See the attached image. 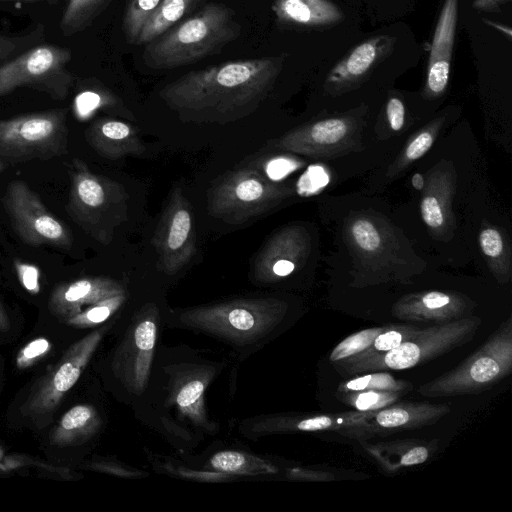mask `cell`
I'll list each match as a JSON object with an SVG mask.
<instances>
[{
	"instance_id": "cell-1",
	"label": "cell",
	"mask_w": 512,
	"mask_h": 512,
	"mask_svg": "<svg viewBox=\"0 0 512 512\" xmlns=\"http://www.w3.org/2000/svg\"><path fill=\"white\" fill-rule=\"evenodd\" d=\"M283 56L229 61L186 73L160 99L187 120L225 123L252 113L272 89Z\"/></svg>"
},
{
	"instance_id": "cell-2",
	"label": "cell",
	"mask_w": 512,
	"mask_h": 512,
	"mask_svg": "<svg viewBox=\"0 0 512 512\" xmlns=\"http://www.w3.org/2000/svg\"><path fill=\"white\" fill-rule=\"evenodd\" d=\"M240 33L234 11L225 4L210 3L145 44L143 61L156 70L186 66L219 53Z\"/></svg>"
},
{
	"instance_id": "cell-3",
	"label": "cell",
	"mask_w": 512,
	"mask_h": 512,
	"mask_svg": "<svg viewBox=\"0 0 512 512\" xmlns=\"http://www.w3.org/2000/svg\"><path fill=\"white\" fill-rule=\"evenodd\" d=\"M286 305L273 298H244L190 308L179 313L182 325L238 347L257 344L282 321Z\"/></svg>"
},
{
	"instance_id": "cell-4",
	"label": "cell",
	"mask_w": 512,
	"mask_h": 512,
	"mask_svg": "<svg viewBox=\"0 0 512 512\" xmlns=\"http://www.w3.org/2000/svg\"><path fill=\"white\" fill-rule=\"evenodd\" d=\"M68 215L88 235L107 245L127 218L128 194L118 182L93 173L85 162L69 164Z\"/></svg>"
},
{
	"instance_id": "cell-5",
	"label": "cell",
	"mask_w": 512,
	"mask_h": 512,
	"mask_svg": "<svg viewBox=\"0 0 512 512\" xmlns=\"http://www.w3.org/2000/svg\"><path fill=\"white\" fill-rule=\"evenodd\" d=\"M512 369V323L507 320L477 350L452 370L422 384L425 397L477 394L507 377Z\"/></svg>"
},
{
	"instance_id": "cell-6",
	"label": "cell",
	"mask_w": 512,
	"mask_h": 512,
	"mask_svg": "<svg viewBox=\"0 0 512 512\" xmlns=\"http://www.w3.org/2000/svg\"><path fill=\"white\" fill-rule=\"evenodd\" d=\"M480 326V318L469 317L422 328L392 350L358 363L336 362L335 369L346 375L409 369L467 343L474 338Z\"/></svg>"
},
{
	"instance_id": "cell-7",
	"label": "cell",
	"mask_w": 512,
	"mask_h": 512,
	"mask_svg": "<svg viewBox=\"0 0 512 512\" xmlns=\"http://www.w3.org/2000/svg\"><path fill=\"white\" fill-rule=\"evenodd\" d=\"M66 111L31 113L0 121V157L16 164L67 153Z\"/></svg>"
},
{
	"instance_id": "cell-8",
	"label": "cell",
	"mask_w": 512,
	"mask_h": 512,
	"mask_svg": "<svg viewBox=\"0 0 512 512\" xmlns=\"http://www.w3.org/2000/svg\"><path fill=\"white\" fill-rule=\"evenodd\" d=\"M286 189L256 168L227 174L208 196L209 214L229 224H242L273 208Z\"/></svg>"
},
{
	"instance_id": "cell-9",
	"label": "cell",
	"mask_w": 512,
	"mask_h": 512,
	"mask_svg": "<svg viewBox=\"0 0 512 512\" xmlns=\"http://www.w3.org/2000/svg\"><path fill=\"white\" fill-rule=\"evenodd\" d=\"M105 327L96 329L73 343L26 396L21 406L23 417L32 424L49 423L64 396L76 384L96 352Z\"/></svg>"
},
{
	"instance_id": "cell-10",
	"label": "cell",
	"mask_w": 512,
	"mask_h": 512,
	"mask_svg": "<svg viewBox=\"0 0 512 512\" xmlns=\"http://www.w3.org/2000/svg\"><path fill=\"white\" fill-rule=\"evenodd\" d=\"M4 207L15 232L26 244L63 250L71 248L72 237L67 227L46 208L25 182L14 180L8 185Z\"/></svg>"
},
{
	"instance_id": "cell-11",
	"label": "cell",
	"mask_w": 512,
	"mask_h": 512,
	"mask_svg": "<svg viewBox=\"0 0 512 512\" xmlns=\"http://www.w3.org/2000/svg\"><path fill=\"white\" fill-rule=\"evenodd\" d=\"M163 271L174 275L196 254L192 208L181 187H175L161 214L153 239Z\"/></svg>"
},
{
	"instance_id": "cell-12",
	"label": "cell",
	"mask_w": 512,
	"mask_h": 512,
	"mask_svg": "<svg viewBox=\"0 0 512 512\" xmlns=\"http://www.w3.org/2000/svg\"><path fill=\"white\" fill-rule=\"evenodd\" d=\"M70 52L56 46H39L0 67V96L23 85L45 89L54 97H65L64 65Z\"/></svg>"
},
{
	"instance_id": "cell-13",
	"label": "cell",
	"mask_w": 512,
	"mask_h": 512,
	"mask_svg": "<svg viewBox=\"0 0 512 512\" xmlns=\"http://www.w3.org/2000/svg\"><path fill=\"white\" fill-rule=\"evenodd\" d=\"M157 309L148 307L136 316L116 350V376L133 393L143 392L150 375L157 339Z\"/></svg>"
},
{
	"instance_id": "cell-14",
	"label": "cell",
	"mask_w": 512,
	"mask_h": 512,
	"mask_svg": "<svg viewBox=\"0 0 512 512\" xmlns=\"http://www.w3.org/2000/svg\"><path fill=\"white\" fill-rule=\"evenodd\" d=\"M125 294L124 287L107 277H84L54 287L49 298V310L65 321L86 307L104 299Z\"/></svg>"
},
{
	"instance_id": "cell-15",
	"label": "cell",
	"mask_w": 512,
	"mask_h": 512,
	"mask_svg": "<svg viewBox=\"0 0 512 512\" xmlns=\"http://www.w3.org/2000/svg\"><path fill=\"white\" fill-rule=\"evenodd\" d=\"M375 411H349L334 414H310L284 416L275 419L271 425L273 431L282 432H339L351 437L376 434L378 429L371 419Z\"/></svg>"
},
{
	"instance_id": "cell-16",
	"label": "cell",
	"mask_w": 512,
	"mask_h": 512,
	"mask_svg": "<svg viewBox=\"0 0 512 512\" xmlns=\"http://www.w3.org/2000/svg\"><path fill=\"white\" fill-rule=\"evenodd\" d=\"M458 0H445L435 28L427 69V88L441 94L449 80L455 42Z\"/></svg>"
},
{
	"instance_id": "cell-17",
	"label": "cell",
	"mask_w": 512,
	"mask_h": 512,
	"mask_svg": "<svg viewBox=\"0 0 512 512\" xmlns=\"http://www.w3.org/2000/svg\"><path fill=\"white\" fill-rule=\"evenodd\" d=\"M85 138L100 156L111 160L128 155L140 156L146 149L131 125L114 119L94 122L86 129Z\"/></svg>"
},
{
	"instance_id": "cell-18",
	"label": "cell",
	"mask_w": 512,
	"mask_h": 512,
	"mask_svg": "<svg viewBox=\"0 0 512 512\" xmlns=\"http://www.w3.org/2000/svg\"><path fill=\"white\" fill-rule=\"evenodd\" d=\"M363 448L389 473L425 463L437 449V441L403 439L363 443Z\"/></svg>"
},
{
	"instance_id": "cell-19",
	"label": "cell",
	"mask_w": 512,
	"mask_h": 512,
	"mask_svg": "<svg viewBox=\"0 0 512 512\" xmlns=\"http://www.w3.org/2000/svg\"><path fill=\"white\" fill-rule=\"evenodd\" d=\"M450 412L451 407L447 404L425 402L391 404L375 411L371 421L378 431L380 429H412L432 425Z\"/></svg>"
},
{
	"instance_id": "cell-20",
	"label": "cell",
	"mask_w": 512,
	"mask_h": 512,
	"mask_svg": "<svg viewBox=\"0 0 512 512\" xmlns=\"http://www.w3.org/2000/svg\"><path fill=\"white\" fill-rule=\"evenodd\" d=\"M464 310V304L458 298L431 291L401 302L394 308V315L402 320L435 321L444 324L460 319L465 313Z\"/></svg>"
},
{
	"instance_id": "cell-21",
	"label": "cell",
	"mask_w": 512,
	"mask_h": 512,
	"mask_svg": "<svg viewBox=\"0 0 512 512\" xmlns=\"http://www.w3.org/2000/svg\"><path fill=\"white\" fill-rule=\"evenodd\" d=\"M272 11L278 22L302 27L330 25L342 18L330 0H274Z\"/></svg>"
},
{
	"instance_id": "cell-22",
	"label": "cell",
	"mask_w": 512,
	"mask_h": 512,
	"mask_svg": "<svg viewBox=\"0 0 512 512\" xmlns=\"http://www.w3.org/2000/svg\"><path fill=\"white\" fill-rule=\"evenodd\" d=\"M101 426L95 407L78 404L71 407L50 433V442L59 447L79 445L92 438Z\"/></svg>"
},
{
	"instance_id": "cell-23",
	"label": "cell",
	"mask_w": 512,
	"mask_h": 512,
	"mask_svg": "<svg viewBox=\"0 0 512 512\" xmlns=\"http://www.w3.org/2000/svg\"><path fill=\"white\" fill-rule=\"evenodd\" d=\"M385 44V37H375L357 45L333 67L328 80L333 83H343L362 77L381 55Z\"/></svg>"
},
{
	"instance_id": "cell-24",
	"label": "cell",
	"mask_w": 512,
	"mask_h": 512,
	"mask_svg": "<svg viewBox=\"0 0 512 512\" xmlns=\"http://www.w3.org/2000/svg\"><path fill=\"white\" fill-rule=\"evenodd\" d=\"M201 0H163L140 30L135 45L158 38L182 19Z\"/></svg>"
},
{
	"instance_id": "cell-25",
	"label": "cell",
	"mask_w": 512,
	"mask_h": 512,
	"mask_svg": "<svg viewBox=\"0 0 512 512\" xmlns=\"http://www.w3.org/2000/svg\"><path fill=\"white\" fill-rule=\"evenodd\" d=\"M212 468L229 474H268L275 473L277 469L264 461L238 451H221L210 459Z\"/></svg>"
},
{
	"instance_id": "cell-26",
	"label": "cell",
	"mask_w": 512,
	"mask_h": 512,
	"mask_svg": "<svg viewBox=\"0 0 512 512\" xmlns=\"http://www.w3.org/2000/svg\"><path fill=\"white\" fill-rule=\"evenodd\" d=\"M206 382L196 374L189 376L180 384L175 393V403L180 412L195 424L204 425V391Z\"/></svg>"
},
{
	"instance_id": "cell-27",
	"label": "cell",
	"mask_w": 512,
	"mask_h": 512,
	"mask_svg": "<svg viewBox=\"0 0 512 512\" xmlns=\"http://www.w3.org/2000/svg\"><path fill=\"white\" fill-rule=\"evenodd\" d=\"M421 329L422 328L413 325H387L384 331L374 339L366 350L348 359L337 361V363L353 364L383 354L413 337L419 333Z\"/></svg>"
},
{
	"instance_id": "cell-28",
	"label": "cell",
	"mask_w": 512,
	"mask_h": 512,
	"mask_svg": "<svg viewBox=\"0 0 512 512\" xmlns=\"http://www.w3.org/2000/svg\"><path fill=\"white\" fill-rule=\"evenodd\" d=\"M412 384L396 379L392 374L383 371H374L341 382L337 388L338 394L354 391H393L406 393L411 390Z\"/></svg>"
},
{
	"instance_id": "cell-29",
	"label": "cell",
	"mask_w": 512,
	"mask_h": 512,
	"mask_svg": "<svg viewBox=\"0 0 512 512\" xmlns=\"http://www.w3.org/2000/svg\"><path fill=\"white\" fill-rule=\"evenodd\" d=\"M125 294L116 295L92 304L64 321L78 329L95 328L108 320L124 303Z\"/></svg>"
},
{
	"instance_id": "cell-30",
	"label": "cell",
	"mask_w": 512,
	"mask_h": 512,
	"mask_svg": "<svg viewBox=\"0 0 512 512\" xmlns=\"http://www.w3.org/2000/svg\"><path fill=\"white\" fill-rule=\"evenodd\" d=\"M109 2L110 0H69L61 21L63 31L74 33L85 28Z\"/></svg>"
},
{
	"instance_id": "cell-31",
	"label": "cell",
	"mask_w": 512,
	"mask_h": 512,
	"mask_svg": "<svg viewBox=\"0 0 512 512\" xmlns=\"http://www.w3.org/2000/svg\"><path fill=\"white\" fill-rule=\"evenodd\" d=\"M163 0H127L122 29L130 44L137 41L140 30Z\"/></svg>"
},
{
	"instance_id": "cell-32",
	"label": "cell",
	"mask_w": 512,
	"mask_h": 512,
	"mask_svg": "<svg viewBox=\"0 0 512 512\" xmlns=\"http://www.w3.org/2000/svg\"><path fill=\"white\" fill-rule=\"evenodd\" d=\"M393 391H354L342 394L341 400L357 411H378L394 404L403 395Z\"/></svg>"
},
{
	"instance_id": "cell-33",
	"label": "cell",
	"mask_w": 512,
	"mask_h": 512,
	"mask_svg": "<svg viewBox=\"0 0 512 512\" xmlns=\"http://www.w3.org/2000/svg\"><path fill=\"white\" fill-rule=\"evenodd\" d=\"M386 326L366 328L349 335L333 348L329 360L334 363L363 352L384 331Z\"/></svg>"
},
{
	"instance_id": "cell-34",
	"label": "cell",
	"mask_w": 512,
	"mask_h": 512,
	"mask_svg": "<svg viewBox=\"0 0 512 512\" xmlns=\"http://www.w3.org/2000/svg\"><path fill=\"white\" fill-rule=\"evenodd\" d=\"M52 349V343L45 337H37L24 345L17 353L15 366L18 370H26L45 358Z\"/></svg>"
},
{
	"instance_id": "cell-35",
	"label": "cell",
	"mask_w": 512,
	"mask_h": 512,
	"mask_svg": "<svg viewBox=\"0 0 512 512\" xmlns=\"http://www.w3.org/2000/svg\"><path fill=\"white\" fill-rule=\"evenodd\" d=\"M347 126L341 119H327L315 123L308 131L307 138L318 144H332L346 133Z\"/></svg>"
},
{
	"instance_id": "cell-36",
	"label": "cell",
	"mask_w": 512,
	"mask_h": 512,
	"mask_svg": "<svg viewBox=\"0 0 512 512\" xmlns=\"http://www.w3.org/2000/svg\"><path fill=\"white\" fill-rule=\"evenodd\" d=\"M353 237L360 248L374 251L380 245V236L375 226L367 220H357L352 226Z\"/></svg>"
},
{
	"instance_id": "cell-37",
	"label": "cell",
	"mask_w": 512,
	"mask_h": 512,
	"mask_svg": "<svg viewBox=\"0 0 512 512\" xmlns=\"http://www.w3.org/2000/svg\"><path fill=\"white\" fill-rule=\"evenodd\" d=\"M14 266L22 287L30 294L37 295L41 290L40 270L33 264L15 260Z\"/></svg>"
},
{
	"instance_id": "cell-38",
	"label": "cell",
	"mask_w": 512,
	"mask_h": 512,
	"mask_svg": "<svg viewBox=\"0 0 512 512\" xmlns=\"http://www.w3.org/2000/svg\"><path fill=\"white\" fill-rule=\"evenodd\" d=\"M28 466H36L44 469H50L51 471H56L57 473L62 474L63 468H55L52 466H48L41 461H36L34 459H30L24 456H8L4 453L3 449L0 447V471L2 472H10L13 470H17L22 467Z\"/></svg>"
},
{
	"instance_id": "cell-39",
	"label": "cell",
	"mask_w": 512,
	"mask_h": 512,
	"mask_svg": "<svg viewBox=\"0 0 512 512\" xmlns=\"http://www.w3.org/2000/svg\"><path fill=\"white\" fill-rule=\"evenodd\" d=\"M102 104V97L99 94L90 91L81 93L75 100L76 115L80 119L86 118Z\"/></svg>"
},
{
	"instance_id": "cell-40",
	"label": "cell",
	"mask_w": 512,
	"mask_h": 512,
	"mask_svg": "<svg viewBox=\"0 0 512 512\" xmlns=\"http://www.w3.org/2000/svg\"><path fill=\"white\" fill-rule=\"evenodd\" d=\"M421 213L424 222L428 226L437 228L443 224V213L435 197L427 196L423 199L421 204Z\"/></svg>"
},
{
	"instance_id": "cell-41",
	"label": "cell",
	"mask_w": 512,
	"mask_h": 512,
	"mask_svg": "<svg viewBox=\"0 0 512 512\" xmlns=\"http://www.w3.org/2000/svg\"><path fill=\"white\" fill-rule=\"evenodd\" d=\"M480 245L485 255L497 257L502 253L503 242L500 233L492 228L484 229L480 233Z\"/></svg>"
},
{
	"instance_id": "cell-42",
	"label": "cell",
	"mask_w": 512,
	"mask_h": 512,
	"mask_svg": "<svg viewBox=\"0 0 512 512\" xmlns=\"http://www.w3.org/2000/svg\"><path fill=\"white\" fill-rule=\"evenodd\" d=\"M328 182V175L321 167H311L301 179V189L304 193H312L325 186Z\"/></svg>"
},
{
	"instance_id": "cell-43",
	"label": "cell",
	"mask_w": 512,
	"mask_h": 512,
	"mask_svg": "<svg viewBox=\"0 0 512 512\" xmlns=\"http://www.w3.org/2000/svg\"><path fill=\"white\" fill-rule=\"evenodd\" d=\"M296 168L297 165L292 160L286 158H277L271 160L267 164L266 173L270 179L276 181L283 178Z\"/></svg>"
},
{
	"instance_id": "cell-44",
	"label": "cell",
	"mask_w": 512,
	"mask_h": 512,
	"mask_svg": "<svg viewBox=\"0 0 512 512\" xmlns=\"http://www.w3.org/2000/svg\"><path fill=\"white\" fill-rule=\"evenodd\" d=\"M433 142L432 135L428 132H423L418 135L408 146L406 156L410 160H415L423 156L431 147Z\"/></svg>"
},
{
	"instance_id": "cell-45",
	"label": "cell",
	"mask_w": 512,
	"mask_h": 512,
	"mask_svg": "<svg viewBox=\"0 0 512 512\" xmlns=\"http://www.w3.org/2000/svg\"><path fill=\"white\" fill-rule=\"evenodd\" d=\"M387 117L390 127L394 131H398L404 124V106L398 98H391L387 103Z\"/></svg>"
},
{
	"instance_id": "cell-46",
	"label": "cell",
	"mask_w": 512,
	"mask_h": 512,
	"mask_svg": "<svg viewBox=\"0 0 512 512\" xmlns=\"http://www.w3.org/2000/svg\"><path fill=\"white\" fill-rule=\"evenodd\" d=\"M293 474L295 478L297 477L313 481H331L334 479V476L331 473L321 471L319 472L295 469Z\"/></svg>"
},
{
	"instance_id": "cell-47",
	"label": "cell",
	"mask_w": 512,
	"mask_h": 512,
	"mask_svg": "<svg viewBox=\"0 0 512 512\" xmlns=\"http://www.w3.org/2000/svg\"><path fill=\"white\" fill-rule=\"evenodd\" d=\"M505 1L506 0H475L473 6L478 10L491 11L498 8V6Z\"/></svg>"
},
{
	"instance_id": "cell-48",
	"label": "cell",
	"mask_w": 512,
	"mask_h": 512,
	"mask_svg": "<svg viewBox=\"0 0 512 512\" xmlns=\"http://www.w3.org/2000/svg\"><path fill=\"white\" fill-rule=\"evenodd\" d=\"M11 329V320L6 308L0 300V334L8 333Z\"/></svg>"
},
{
	"instance_id": "cell-49",
	"label": "cell",
	"mask_w": 512,
	"mask_h": 512,
	"mask_svg": "<svg viewBox=\"0 0 512 512\" xmlns=\"http://www.w3.org/2000/svg\"><path fill=\"white\" fill-rule=\"evenodd\" d=\"M15 49V43L0 36V61L6 58Z\"/></svg>"
},
{
	"instance_id": "cell-50",
	"label": "cell",
	"mask_w": 512,
	"mask_h": 512,
	"mask_svg": "<svg viewBox=\"0 0 512 512\" xmlns=\"http://www.w3.org/2000/svg\"><path fill=\"white\" fill-rule=\"evenodd\" d=\"M488 25L492 26L495 29H499L502 33L507 34L509 38H511V29L508 26L501 25L499 23L492 22L490 20H484Z\"/></svg>"
},
{
	"instance_id": "cell-51",
	"label": "cell",
	"mask_w": 512,
	"mask_h": 512,
	"mask_svg": "<svg viewBox=\"0 0 512 512\" xmlns=\"http://www.w3.org/2000/svg\"><path fill=\"white\" fill-rule=\"evenodd\" d=\"M412 185L414 188L420 190L423 188L424 185V179L421 174L416 173L412 177Z\"/></svg>"
},
{
	"instance_id": "cell-52",
	"label": "cell",
	"mask_w": 512,
	"mask_h": 512,
	"mask_svg": "<svg viewBox=\"0 0 512 512\" xmlns=\"http://www.w3.org/2000/svg\"><path fill=\"white\" fill-rule=\"evenodd\" d=\"M2 169H3V165H2V163L0 161V172L2 171Z\"/></svg>"
}]
</instances>
